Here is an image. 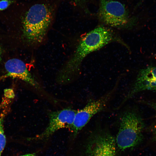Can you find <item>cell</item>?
I'll return each instance as SVG.
<instances>
[{
    "instance_id": "cell-1",
    "label": "cell",
    "mask_w": 156,
    "mask_h": 156,
    "mask_svg": "<svg viewBox=\"0 0 156 156\" xmlns=\"http://www.w3.org/2000/svg\"><path fill=\"white\" fill-rule=\"evenodd\" d=\"M113 32L103 26L98 27L87 33L80 40L72 56L58 73L57 81L66 84L78 75L81 63L89 54L100 49L114 40Z\"/></svg>"
},
{
    "instance_id": "cell-9",
    "label": "cell",
    "mask_w": 156,
    "mask_h": 156,
    "mask_svg": "<svg viewBox=\"0 0 156 156\" xmlns=\"http://www.w3.org/2000/svg\"><path fill=\"white\" fill-rule=\"evenodd\" d=\"M147 90H156V66H148L140 71L135 82L123 102L137 93Z\"/></svg>"
},
{
    "instance_id": "cell-8",
    "label": "cell",
    "mask_w": 156,
    "mask_h": 156,
    "mask_svg": "<svg viewBox=\"0 0 156 156\" xmlns=\"http://www.w3.org/2000/svg\"><path fill=\"white\" fill-rule=\"evenodd\" d=\"M5 67L7 73L0 77V80L8 77L20 79L37 90L42 88L27 69L25 63L18 59L14 58L7 61Z\"/></svg>"
},
{
    "instance_id": "cell-7",
    "label": "cell",
    "mask_w": 156,
    "mask_h": 156,
    "mask_svg": "<svg viewBox=\"0 0 156 156\" xmlns=\"http://www.w3.org/2000/svg\"><path fill=\"white\" fill-rule=\"evenodd\" d=\"M77 110L66 108L50 112L49 115V121L45 130L36 137L37 140L46 139L59 129L72 126Z\"/></svg>"
},
{
    "instance_id": "cell-12",
    "label": "cell",
    "mask_w": 156,
    "mask_h": 156,
    "mask_svg": "<svg viewBox=\"0 0 156 156\" xmlns=\"http://www.w3.org/2000/svg\"><path fill=\"white\" fill-rule=\"evenodd\" d=\"M87 0H71L72 3L76 6L81 8H83L87 2Z\"/></svg>"
},
{
    "instance_id": "cell-4",
    "label": "cell",
    "mask_w": 156,
    "mask_h": 156,
    "mask_svg": "<svg viewBox=\"0 0 156 156\" xmlns=\"http://www.w3.org/2000/svg\"><path fill=\"white\" fill-rule=\"evenodd\" d=\"M98 16L103 23L118 28L132 26L136 19H131L125 5L113 0H99Z\"/></svg>"
},
{
    "instance_id": "cell-11",
    "label": "cell",
    "mask_w": 156,
    "mask_h": 156,
    "mask_svg": "<svg viewBox=\"0 0 156 156\" xmlns=\"http://www.w3.org/2000/svg\"><path fill=\"white\" fill-rule=\"evenodd\" d=\"M12 0H1L0 1V11L3 10L7 8L14 2Z\"/></svg>"
},
{
    "instance_id": "cell-15",
    "label": "cell",
    "mask_w": 156,
    "mask_h": 156,
    "mask_svg": "<svg viewBox=\"0 0 156 156\" xmlns=\"http://www.w3.org/2000/svg\"><path fill=\"white\" fill-rule=\"evenodd\" d=\"M150 105L156 110V103H151L150 104Z\"/></svg>"
},
{
    "instance_id": "cell-6",
    "label": "cell",
    "mask_w": 156,
    "mask_h": 156,
    "mask_svg": "<svg viewBox=\"0 0 156 156\" xmlns=\"http://www.w3.org/2000/svg\"><path fill=\"white\" fill-rule=\"evenodd\" d=\"M115 139L108 133L103 131L95 132L86 147L87 156H118Z\"/></svg>"
},
{
    "instance_id": "cell-14",
    "label": "cell",
    "mask_w": 156,
    "mask_h": 156,
    "mask_svg": "<svg viewBox=\"0 0 156 156\" xmlns=\"http://www.w3.org/2000/svg\"><path fill=\"white\" fill-rule=\"evenodd\" d=\"M36 153H29L25 154V155H20L19 156H36Z\"/></svg>"
},
{
    "instance_id": "cell-3",
    "label": "cell",
    "mask_w": 156,
    "mask_h": 156,
    "mask_svg": "<svg viewBox=\"0 0 156 156\" xmlns=\"http://www.w3.org/2000/svg\"><path fill=\"white\" fill-rule=\"evenodd\" d=\"M144 127L143 120L135 111L131 110L124 112L115 139L118 148L122 151L140 144L143 140L142 132Z\"/></svg>"
},
{
    "instance_id": "cell-16",
    "label": "cell",
    "mask_w": 156,
    "mask_h": 156,
    "mask_svg": "<svg viewBox=\"0 0 156 156\" xmlns=\"http://www.w3.org/2000/svg\"><path fill=\"white\" fill-rule=\"evenodd\" d=\"M1 50L0 48V61L1 60Z\"/></svg>"
},
{
    "instance_id": "cell-5",
    "label": "cell",
    "mask_w": 156,
    "mask_h": 156,
    "mask_svg": "<svg viewBox=\"0 0 156 156\" xmlns=\"http://www.w3.org/2000/svg\"><path fill=\"white\" fill-rule=\"evenodd\" d=\"M117 87L116 85L112 90L100 98L88 103L83 108L77 110L70 129L74 136L77 135L92 117L106 107Z\"/></svg>"
},
{
    "instance_id": "cell-2",
    "label": "cell",
    "mask_w": 156,
    "mask_h": 156,
    "mask_svg": "<svg viewBox=\"0 0 156 156\" xmlns=\"http://www.w3.org/2000/svg\"><path fill=\"white\" fill-rule=\"evenodd\" d=\"M54 14L53 8L46 3L31 6L23 19V36L25 42L34 46L41 44L46 37Z\"/></svg>"
},
{
    "instance_id": "cell-10",
    "label": "cell",
    "mask_w": 156,
    "mask_h": 156,
    "mask_svg": "<svg viewBox=\"0 0 156 156\" xmlns=\"http://www.w3.org/2000/svg\"><path fill=\"white\" fill-rule=\"evenodd\" d=\"M5 115L4 112L0 115V156H1L6 143V137L3 129V121Z\"/></svg>"
},
{
    "instance_id": "cell-13",
    "label": "cell",
    "mask_w": 156,
    "mask_h": 156,
    "mask_svg": "<svg viewBox=\"0 0 156 156\" xmlns=\"http://www.w3.org/2000/svg\"><path fill=\"white\" fill-rule=\"evenodd\" d=\"M152 131L153 140L156 142V125L153 127Z\"/></svg>"
}]
</instances>
